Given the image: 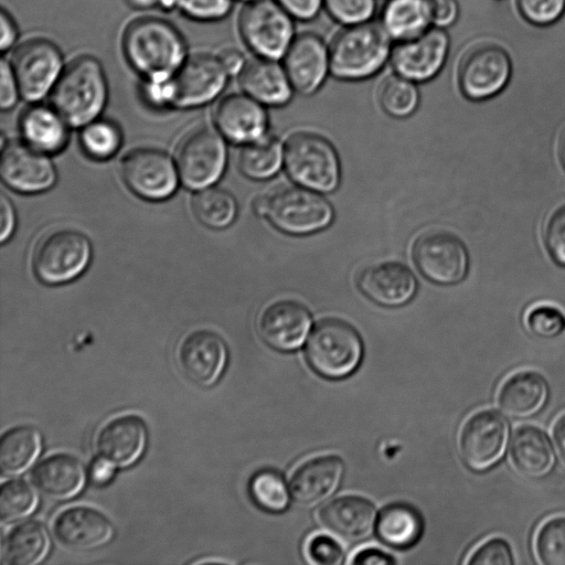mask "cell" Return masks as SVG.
Segmentation results:
<instances>
[{
  "label": "cell",
  "instance_id": "8992f818",
  "mask_svg": "<svg viewBox=\"0 0 565 565\" xmlns=\"http://www.w3.org/2000/svg\"><path fill=\"white\" fill-rule=\"evenodd\" d=\"M265 215L277 230L302 235L326 228L333 218V209L318 191L287 186L266 196Z\"/></svg>",
  "mask_w": 565,
  "mask_h": 565
},
{
  "label": "cell",
  "instance_id": "ee69618b",
  "mask_svg": "<svg viewBox=\"0 0 565 565\" xmlns=\"http://www.w3.org/2000/svg\"><path fill=\"white\" fill-rule=\"evenodd\" d=\"M328 13L348 26L370 21L375 12V0H323Z\"/></svg>",
  "mask_w": 565,
  "mask_h": 565
},
{
  "label": "cell",
  "instance_id": "30bf717a",
  "mask_svg": "<svg viewBox=\"0 0 565 565\" xmlns=\"http://www.w3.org/2000/svg\"><path fill=\"white\" fill-rule=\"evenodd\" d=\"M175 160L180 180L186 188H206L221 178L225 168L223 137L207 126L194 128L179 142Z\"/></svg>",
  "mask_w": 565,
  "mask_h": 565
},
{
  "label": "cell",
  "instance_id": "9a60e30c",
  "mask_svg": "<svg viewBox=\"0 0 565 565\" xmlns=\"http://www.w3.org/2000/svg\"><path fill=\"white\" fill-rule=\"evenodd\" d=\"M126 185L146 200H164L173 194L178 174L169 154L154 148L129 151L120 162Z\"/></svg>",
  "mask_w": 565,
  "mask_h": 565
},
{
  "label": "cell",
  "instance_id": "7402d4cb",
  "mask_svg": "<svg viewBox=\"0 0 565 565\" xmlns=\"http://www.w3.org/2000/svg\"><path fill=\"white\" fill-rule=\"evenodd\" d=\"M221 135L235 143H247L265 135L267 114L263 104L247 94L224 97L214 110Z\"/></svg>",
  "mask_w": 565,
  "mask_h": 565
},
{
  "label": "cell",
  "instance_id": "7c38bea8",
  "mask_svg": "<svg viewBox=\"0 0 565 565\" xmlns=\"http://www.w3.org/2000/svg\"><path fill=\"white\" fill-rule=\"evenodd\" d=\"M511 71L510 56L502 46L480 43L468 50L460 61L459 87L471 100L488 99L507 86Z\"/></svg>",
  "mask_w": 565,
  "mask_h": 565
},
{
  "label": "cell",
  "instance_id": "7a4b0ae2",
  "mask_svg": "<svg viewBox=\"0 0 565 565\" xmlns=\"http://www.w3.org/2000/svg\"><path fill=\"white\" fill-rule=\"evenodd\" d=\"M107 102V81L100 62L89 55L64 67L51 90L52 107L66 124L78 127L95 120Z\"/></svg>",
  "mask_w": 565,
  "mask_h": 565
},
{
  "label": "cell",
  "instance_id": "94428289",
  "mask_svg": "<svg viewBox=\"0 0 565 565\" xmlns=\"http://www.w3.org/2000/svg\"><path fill=\"white\" fill-rule=\"evenodd\" d=\"M128 3L136 9H153L161 8L170 10L175 8L174 0H127Z\"/></svg>",
  "mask_w": 565,
  "mask_h": 565
},
{
  "label": "cell",
  "instance_id": "60d3db41",
  "mask_svg": "<svg viewBox=\"0 0 565 565\" xmlns=\"http://www.w3.org/2000/svg\"><path fill=\"white\" fill-rule=\"evenodd\" d=\"M36 494L29 483L11 479L0 487V520L4 524L30 514L36 507Z\"/></svg>",
  "mask_w": 565,
  "mask_h": 565
},
{
  "label": "cell",
  "instance_id": "603a6c76",
  "mask_svg": "<svg viewBox=\"0 0 565 565\" xmlns=\"http://www.w3.org/2000/svg\"><path fill=\"white\" fill-rule=\"evenodd\" d=\"M375 516L374 505L355 495L339 497L322 507L318 514L324 530L348 543L367 537L374 529Z\"/></svg>",
  "mask_w": 565,
  "mask_h": 565
},
{
  "label": "cell",
  "instance_id": "7bdbcfd3",
  "mask_svg": "<svg viewBox=\"0 0 565 565\" xmlns=\"http://www.w3.org/2000/svg\"><path fill=\"white\" fill-rule=\"evenodd\" d=\"M527 330L542 339H553L565 331V315L555 306L537 303L524 316Z\"/></svg>",
  "mask_w": 565,
  "mask_h": 565
},
{
  "label": "cell",
  "instance_id": "e0dca14e",
  "mask_svg": "<svg viewBox=\"0 0 565 565\" xmlns=\"http://www.w3.org/2000/svg\"><path fill=\"white\" fill-rule=\"evenodd\" d=\"M0 174L9 188L28 194L49 190L56 181V170L49 157L19 141L2 146Z\"/></svg>",
  "mask_w": 565,
  "mask_h": 565
},
{
  "label": "cell",
  "instance_id": "6da1fadb",
  "mask_svg": "<svg viewBox=\"0 0 565 565\" xmlns=\"http://www.w3.org/2000/svg\"><path fill=\"white\" fill-rule=\"evenodd\" d=\"M122 50L130 66L146 81L171 78L186 60L182 34L159 18H140L125 30Z\"/></svg>",
  "mask_w": 565,
  "mask_h": 565
},
{
  "label": "cell",
  "instance_id": "d6986e66",
  "mask_svg": "<svg viewBox=\"0 0 565 565\" xmlns=\"http://www.w3.org/2000/svg\"><path fill=\"white\" fill-rule=\"evenodd\" d=\"M282 60L294 90L302 95L317 92L330 72L329 47L313 33L295 36Z\"/></svg>",
  "mask_w": 565,
  "mask_h": 565
},
{
  "label": "cell",
  "instance_id": "f5cc1de1",
  "mask_svg": "<svg viewBox=\"0 0 565 565\" xmlns=\"http://www.w3.org/2000/svg\"><path fill=\"white\" fill-rule=\"evenodd\" d=\"M292 18L308 21L317 17L323 0H276Z\"/></svg>",
  "mask_w": 565,
  "mask_h": 565
},
{
  "label": "cell",
  "instance_id": "9c48e42d",
  "mask_svg": "<svg viewBox=\"0 0 565 565\" xmlns=\"http://www.w3.org/2000/svg\"><path fill=\"white\" fill-rule=\"evenodd\" d=\"M228 73L218 56L198 53L186 57L178 72L162 82L163 103L177 107H196L221 94Z\"/></svg>",
  "mask_w": 565,
  "mask_h": 565
},
{
  "label": "cell",
  "instance_id": "52a82bcc",
  "mask_svg": "<svg viewBox=\"0 0 565 565\" xmlns=\"http://www.w3.org/2000/svg\"><path fill=\"white\" fill-rule=\"evenodd\" d=\"M92 246L86 235L62 228L45 235L36 245L32 266L36 277L47 285L68 282L89 265Z\"/></svg>",
  "mask_w": 565,
  "mask_h": 565
},
{
  "label": "cell",
  "instance_id": "4dcf8cb0",
  "mask_svg": "<svg viewBox=\"0 0 565 565\" xmlns=\"http://www.w3.org/2000/svg\"><path fill=\"white\" fill-rule=\"evenodd\" d=\"M20 130L24 141L44 153H55L67 141L66 121L52 107L34 105L20 118Z\"/></svg>",
  "mask_w": 565,
  "mask_h": 565
},
{
  "label": "cell",
  "instance_id": "1f68e13d",
  "mask_svg": "<svg viewBox=\"0 0 565 565\" xmlns=\"http://www.w3.org/2000/svg\"><path fill=\"white\" fill-rule=\"evenodd\" d=\"M382 26L397 42L423 34L433 24L428 0H387L381 13Z\"/></svg>",
  "mask_w": 565,
  "mask_h": 565
},
{
  "label": "cell",
  "instance_id": "4fadbf2b",
  "mask_svg": "<svg viewBox=\"0 0 565 565\" xmlns=\"http://www.w3.org/2000/svg\"><path fill=\"white\" fill-rule=\"evenodd\" d=\"M509 439V424L498 412L482 409L472 414L459 434V452L468 468L484 471L504 455Z\"/></svg>",
  "mask_w": 565,
  "mask_h": 565
},
{
  "label": "cell",
  "instance_id": "2e32d148",
  "mask_svg": "<svg viewBox=\"0 0 565 565\" xmlns=\"http://www.w3.org/2000/svg\"><path fill=\"white\" fill-rule=\"evenodd\" d=\"M449 44L445 30L431 26L416 38L397 42L391 52V65L396 74L409 81H429L443 68Z\"/></svg>",
  "mask_w": 565,
  "mask_h": 565
},
{
  "label": "cell",
  "instance_id": "ffe728a7",
  "mask_svg": "<svg viewBox=\"0 0 565 565\" xmlns=\"http://www.w3.org/2000/svg\"><path fill=\"white\" fill-rule=\"evenodd\" d=\"M311 327L307 308L294 300H279L267 306L257 322L262 339L279 351H291L302 345Z\"/></svg>",
  "mask_w": 565,
  "mask_h": 565
},
{
  "label": "cell",
  "instance_id": "44dd1931",
  "mask_svg": "<svg viewBox=\"0 0 565 565\" xmlns=\"http://www.w3.org/2000/svg\"><path fill=\"white\" fill-rule=\"evenodd\" d=\"M57 542L72 551H89L106 544L113 536V525L100 511L75 505L61 511L53 523Z\"/></svg>",
  "mask_w": 565,
  "mask_h": 565
},
{
  "label": "cell",
  "instance_id": "ac0fdd59",
  "mask_svg": "<svg viewBox=\"0 0 565 565\" xmlns=\"http://www.w3.org/2000/svg\"><path fill=\"white\" fill-rule=\"evenodd\" d=\"M227 351L220 334L199 329L186 334L179 344L177 360L183 374L192 382L207 386L222 374Z\"/></svg>",
  "mask_w": 565,
  "mask_h": 565
},
{
  "label": "cell",
  "instance_id": "ba28073f",
  "mask_svg": "<svg viewBox=\"0 0 565 565\" xmlns=\"http://www.w3.org/2000/svg\"><path fill=\"white\" fill-rule=\"evenodd\" d=\"M292 19L276 0H254L242 10L238 28L256 55L278 61L295 39Z\"/></svg>",
  "mask_w": 565,
  "mask_h": 565
},
{
  "label": "cell",
  "instance_id": "f907efd6",
  "mask_svg": "<svg viewBox=\"0 0 565 565\" xmlns=\"http://www.w3.org/2000/svg\"><path fill=\"white\" fill-rule=\"evenodd\" d=\"M0 106L2 110H8L15 105L20 89L11 63L6 58L0 64Z\"/></svg>",
  "mask_w": 565,
  "mask_h": 565
},
{
  "label": "cell",
  "instance_id": "816d5d0a",
  "mask_svg": "<svg viewBox=\"0 0 565 565\" xmlns=\"http://www.w3.org/2000/svg\"><path fill=\"white\" fill-rule=\"evenodd\" d=\"M431 11L433 25L446 28L451 25L459 14L457 0H428Z\"/></svg>",
  "mask_w": 565,
  "mask_h": 565
},
{
  "label": "cell",
  "instance_id": "b9f144b4",
  "mask_svg": "<svg viewBox=\"0 0 565 565\" xmlns=\"http://www.w3.org/2000/svg\"><path fill=\"white\" fill-rule=\"evenodd\" d=\"M534 551L543 565H565V516H553L540 526Z\"/></svg>",
  "mask_w": 565,
  "mask_h": 565
},
{
  "label": "cell",
  "instance_id": "f6af8a7d",
  "mask_svg": "<svg viewBox=\"0 0 565 565\" xmlns=\"http://www.w3.org/2000/svg\"><path fill=\"white\" fill-rule=\"evenodd\" d=\"M522 17L536 25L557 21L565 11V0H516Z\"/></svg>",
  "mask_w": 565,
  "mask_h": 565
},
{
  "label": "cell",
  "instance_id": "ab89813d",
  "mask_svg": "<svg viewBox=\"0 0 565 565\" xmlns=\"http://www.w3.org/2000/svg\"><path fill=\"white\" fill-rule=\"evenodd\" d=\"M121 143L118 127L107 120H93L81 132V146L85 153L95 160L111 158Z\"/></svg>",
  "mask_w": 565,
  "mask_h": 565
},
{
  "label": "cell",
  "instance_id": "8fae6325",
  "mask_svg": "<svg viewBox=\"0 0 565 565\" xmlns=\"http://www.w3.org/2000/svg\"><path fill=\"white\" fill-rule=\"evenodd\" d=\"M10 63L20 95L29 102L40 100L50 93L64 70L57 45L40 38L20 44Z\"/></svg>",
  "mask_w": 565,
  "mask_h": 565
},
{
  "label": "cell",
  "instance_id": "9f6ffc18",
  "mask_svg": "<svg viewBox=\"0 0 565 565\" xmlns=\"http://www.w3.org/2000/svg\"><path fill=\"white\" fill-rule=\"evenodd\" d=\"M0 24H1V51L6 52L7 50H10L18 38V30L15 22L11 18V15L4 10H1L0 13Z\"/></svg>",
  "mask_w": 565,
  "mask_h": 565
},
{
  "label": "cell",
  "instance_id": "7dc6e473",
  "mask_svg": "<svg viewBox=\"0 0 565 565\" xmlns=\"http://www.w3.org/2000/svg\"><path fill=\"white\" fill-rule=\"evenodd\" d=\"M305 554L308 561L319 565H337L343 561L342 547L326 533L311 535L305 544Z\"/></svg>",
  "mask_w": 565,
  "mask_h": 565
},
{
  "label": "cell",
  "instance_id": "d590c367",
  "mask_svg": "<svg viewBox=\"0 0 565 565\" xmlns=\"http://www.w3.org/2000/svg\"><path fill=\"white\" fill-rule=\"evenodd\" d=\"M284 151L279 140L269 135L244 143L239 156L238 167L244 175L254 180L273 177L280 168Z\"/></svg>",
  "mask_w": 565,
  "mask_h": 565
},
{
  "label": "cell",
  "instance_id": "91938a15",
  "mask_svg": "<svg viewBox=\"0 0 565 565\" xmlns=\"http://www.w3.org/2000/svg\"><path fill=\"white\" fill-rule=\"evenodd\" d=\"M552 434L557 454L562 462L565 465V414L561 415L555 420Z\"/></svg>",
  "mask_w": 565,
  "mask_h": 565
},
{
  "label": "cell",
  "instance_id": "bcb514c9",
  "mask_svg": "<svg viewBox=\"0 0 565 565\" xmlns=\"http://www.w3.org/2000/svg\"><path fill=\"white\" fill-rule=\"evenodd\" d=\"M513 552L504 539L492 537L481 543L467 558L469 565H512Z\"/></svg>",
  "mask_w": 565,
  "mask_h": 565
},
{
  "label": "cell",
  "instance_id": "f1b7e54d",
  "mask_svg": "<svg viewBox=\"0 0 565 565\" xmlns=\"http://www.w3.org/2000/svg\"><path fill=\"white\" fill-rule=\"evenodd\" d=\"M548 396L545 379L534 371H521L501 385L497 403L499 408L512 418H529L544 406Z\"/></svg>",
  "mask_w": 565,
  "mask_h": 565
},
{
  "label": "cell",
  "instance_id": "3957f363",
  "mask_svg": "<svg viewBox=\"0 0 565 565\" xmlns=\"http://www.w3.org/2000/svg\"><path fill=\"white\" fill-rule=\"evenodd\" d=\"M391 40L381 23L345 26L329 46L331 74L344 81L375 75L391 57Z\"/></svg>",
  "mask_w": 565,
  "mask_h": 565
},
{
  "label": "cell",
  "instance_id": "277c9868",
  "mask_svg": "<svg viewBox=\"0 0 565 565\" xmlns=\"http://www.w3.org/2000/svg\"><path fill=\"white\" fill-rule=\"evenodd\" d=\"M363 354L356 330L339 319H323L312 329L306 345L309 365L323 377L342 379L355 371Z\"/></svg>",
  "mask_w": 565,
  "mask_h": 565
},
{
  "label": "cell",
  "instance_id": "6125c7cd",
  "mask_svg": "<svg viewBox=\"0 0 565 565\" xmlns=\"http://www.w3.org/2000/svg\"><path fill=\"white\" fill-rule=\"evenodd\" d=\"M559 157L561 161L565 168V132L563 134L559 142Z\"/></svg>",
  "mask_w": 565,
  "mask_h": 565
},
{
  "label": "cell",
  "instance_id": "4316f807",
  "mask_svg": "<svg viewBox=\"0 0 565 565\" xmlns=\"http://www.w3.org/2000/svg\"><path fill=\"white\" fill-rule=\"evenodd\" d=\"M238 76L243 90L263 105L282 106L292 96L294 87L277 60L258 56L246 62Z\"/></svg>",
  "mask_w": 565,
  "mask_h": 565
},
{
  "label": "cell",
  "instance_id": "be15d7a7",
  "mask_svg": "<svg viewBox=\"0 0 565 565\" xmlns=\"http://www.w3.org/2000/svg\"><path fill=\"white\" fill-rule=\"evenodd\" d=\"M243 1H249L250 2V1H254V0H243Z\"/></svg>",
  "mask_w": 565,
  "mask_h": 565
},
{
  "label": "cell",
  "instance_id": "11a10c76",
  "mask_svg": "<svg viewBox=\"0 0 565 565\" xmlns=\"http://www.w3.org/2000/svg\"><path fill=\"white\" fill-rule=\"evenodd\" d=\"M0 215H1V232L0 241L4 243L9 239L15 227V213L10 200L1 194L0 200Z\"/></svg>",
  "mask_w": 565,
  "mask_h": 565
},
{
  "label": "cell",
  "instance_id": "cb8c5ba5",
  "mask_svg": "<svg viewBox=\"0 0 565 565\" xmlns=\"http://www.w3.org/2000/svg\"><path fill=\"white\" fill-rule=\"evenodd\" d=\"M344 465L333 455L302 462L291 475L289 491L300 505L312 507L329 498L338 488Z\"/></svg>",
  "mask_w": 565,
  "mask_h": 565
},
{
  "label": "cell",
  "instance_id": "c3c4849f",
  "mask_svg": "<svg viewBox=\"0 0 565 565\" xmlns=\"http://www.w3.org/2000/svg\"><path fill=\"white\" fill-rule=\"evenodd\" d=\"M175 7L188 17L201 21L224 18L231 10L232 0H174Z\"/></svg>",
  "mask_w": 565,
  "mask_h": 565
},
{
  "label": "cell",
  "instance_id": "6f0895ef",
  "mask_svg": "<svg viewBox=\"0 0 565 565\" xmlns=\"http://www.w3.org/2000/svg\"><path fill=\"white\" fill-rule=\"evenodd\" d=\"M115 466L99 457L92 463L89 476L93 483L102 486L113 478Z\"/></svg>",
  "mask_w": 565,
  "mask_h": 565
},
{
  "label": "cell",
  "instance_id": "484cf974",
  "mask_svg": "<svg viewBox=\"0 0 565 565\" xmlns=\"http://www.w3.org/2000/svg\"><path fill=\"white\" fill-rule=\"evenodd\" d=\"M147 437L143 420L135 415L115 417L98 430L95 445L98 456L115 467L134 463L142 454Z\"/></svg>",
  "mask_w": 565,
  "mask_h": 565
},
{
  "label": "cell",
  "instance_id": "5b68a950",
  "mask_svg": "<svg viewBox=\"0 0 565 565\" xmlns=\"http://www.w3.org/2000/svg\"><path fill=\"white\" fill-rule=\"evenodd\" d=\"M284 166L296 183L318 192H331L340 181V163L333 146L312 132H297L287 139Z\"/></svg>",
  "mask_w": 565,
  "mask_h": 565
},
{
  "label": "cell",
  "instance_id": "d6a6232c",
  "mask_svg": "<svg viewBox=\"0 0 565 565\" xmlns=\"http://www.w3.org/2000/svg\"><path fill=\"white\" fill-rule=\"evenodd\" d=\"M49 546L45 527L38 521H24L7 534L3 557L10 565H35L45 557Z\"/></svg>",
  "mask_w": 565,
  "mask_h": 565
},
{
  "label": "cell",
  "instance_id": "5bb4252c",
  "mask_svg": "<svg viewBox=\"0 0 565 565\" xmlns=\"http://www.w3.org/2000/svg\"><path fill=\"white\" fill-rule=\"evenodd\" d=\"M413 258L427 279L440 285L461 281L469 267L463 243L444 231L428 232L418 237L413 246Z\"/></svg>",
  "mask_w": 565,
  "mask_h": 565
},
{
  "label": "cell",
  "instance_id": "83f0119b",
  "mask_svg": "<svg viewBox=\"0 0 565 565\" xmlns=\"http://www.w3.org/2000/svg\"><path fill=\"white\" fill-rule=\"evenodd\" d=\"M31 481L44 497L65 500L79 492L85 481V470L74 456L55 454L34 467Z\"/></svg>",
  "mask_w": 565,
  "mask_h": 565
},
{
  "label": "cell",
  "instance_id": "74e56055",
  "mask_svg": "<svg viewBox=\"0 0 565 565\" xmlns=\"http://www.w3.org/2000/svg\"><path fill=\"white\" fill-rule=\"evenodd\" d=\"M414 83L398 74L387 76L379 88V100L384 111L398 118L409 116L419 100Z\"/></svg>",
  "mask_w": 565,
  "mask_h": 565
},
{
  "label": "cell",
  "instance_id": "680465c9",
  "mask_svg": "<svg viewBox=\"0 0 565 565\" xmlns=\"http://www.w3.org/2000/svg\"><path fill=\"white\" fill-rule=\"evenodd\" d=\"M218 58L228 75L239 74L246 64L243 54L235 49L224 50Z\"/></svg>",
  "mask_w": 565,
  "mask_h": 565
},
{
  "label": "cell",
  "instance_id": "836d02e7",
  "mask_svg": "<svg viewBox=\"0 0 565 565\" xmlns=\"http://www.w3.org/2000/svg\"><path fill=\"white\" fill-rule=\"evenodd\" d=\"M41 450L40 433L32 426L19 425L4 431L0 438V470L3 476H15L28 469Z\"/></svg>",
  "mask_w": 565,
  "mask_h": 565
},
{
  "label": "cell",
  "instance_id": "db71d44e",
  "mask_svg": "<svg viewBox=\"0 0 565 565\" xmlns=\"http://www.w3.org/2000/svg\"><path fill=\"white\" fill-rule=\"evenodd\" d=\"M350 563L355 565H390L394 564L395 559L379 548L366 547L354 553Z\"/></svg>",
  "mask_w": 565,
  "mask_h": 565
},
{
  "label": "cell",
  "instance_id": "f35d334b",
  "mask_svg": "<svg viewBox=\"0 0 565 565\" xmlns=\"http://www.w3.org/2000/svg\"><path fill=\"white\" fill-rule=\"evenodd\" d=\"M249 492L258 507L271 513L282 512L289 503V487L280 473L270 469L254 475Z\"/></svg>",
  "mask_w": 565,
  "mask_h": 565
},
{
  "label": "cell",
  "instance_id": "681fc988",
  "mask_svg": "<svg viewBox=\"0 0 565 565\" xmlns=\"http://www.w3.org/2000/svg\"><path fill=\"white\" fill-rule=\"evenodd\" d=\"M545 246L553 260L565 267V205L550 217L544 232Z\"/></svg>",
  "mask_w": 565,
  "mask_h": 565
},
{
  "label": "cell",
  "instance_id": "f546056e",
  "mask_svg": "<svg viewBox=\"0 0 565 565\" xmlns=\"http://www.w3.org/2000/svg\"><path fill=\"white\" fill-rule=\"evenodd\" d=\"M510 458L514 469L527 478H542L555 462L550 438L535 426L519 427L511 439Z\"/></svg>",
  "mask_w": 565,
  "mask_h": 565
},
{
  "label": "cell",
  "instance_id": "d4e9b609",
  "mask_svg": "<svg viewBox=\"0 0 565 565\" xmlns=\"http://www.w3.org/2000/svg\"><path fill=\"white\" fill-rule=\"evenodd\" d=\"M358 285L369 299L385 307L405 305L417 289L412 270L399 262L369 266L360 274Z\"/></svg>",
  "mask_w": 565,
  "mask_h": 565
},
{
  "label": "cell",
  "instance_id": "e575fe53",
  "mask_svg": "<svg viewBox=\"0 0 565 565\" xmlns=\"http://www.w3.org/2000/svg\"><path fill=\"white\" fill-rule=\"evenodd\" d=\"M376 531L385 544L396 548H407L422 535L423 520L414 508L395 503L381 511Z\"/></svg>",
  "mask_w": 565,
  "mask_h": 565
},
{
  "label": "cell",
  "instance_id": "8d00e7d4",
  "mask_svg": "<svg viewBox=\"0 0 565 565\" xmlns=\"http://www.w3.org/2000/svg\"><path fill=\"white\" fill-rule=\"evenodd\" d=\"M192 210L200 223L213 230H222L235 220L237 204L228 191L206 188L193 196Z\"/></svg>",
  "mask_w": 565,
  "mask_h": 565
}]
</instances>
